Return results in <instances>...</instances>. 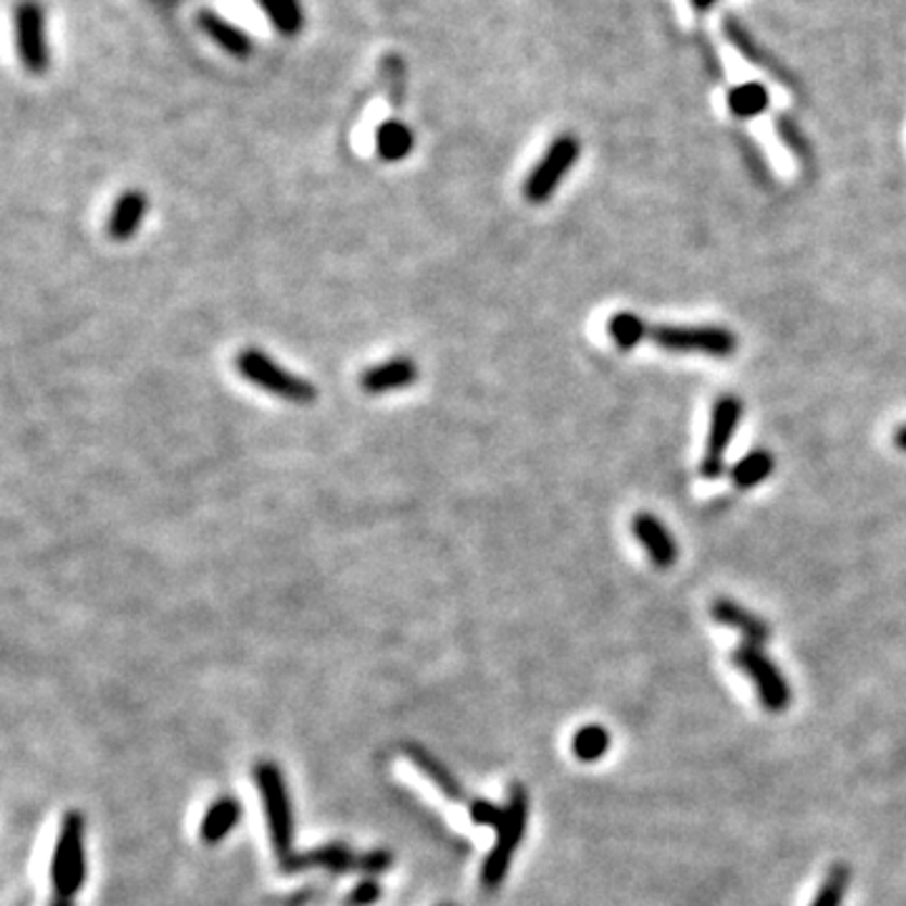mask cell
<instances>
[{"mask_svg": "<svg viewBox=\"0 0 906 906\" xmlns=\"http://www.w3.org/2000/svg\"><path fill=\"white\" fill-rule=\"evenodd\" d=\"M235 370L260 391L295 405H310L317 399V388L267 355L260 348H244L235 355Z\"/></svg>", "mask_w": 906, "mask_h": 906, "instance_id": "cell-1", "label": "cell"}, {"mask_svg": "<svg viewBox=\"0 0 906 906\" xmlns=\"http://www.w3.org/2000/svg\"><path fill=\"white\" fill-rule=\"evenodd\" d=\"M529 821V793L521 783H514L508 789V798L504 806V821L496 829V844L491 848L481 869V881L489 889H496L506 879L512 858L519 848Z\"/></svg>", "mask_w": 906, "mask_h": 906, "instance_id": "cell-2", "label": "cell"}, {"mask_svg": "<svg viewBox=\"0 0 906 906\" xmlns=\"http://www.w3.org/2000/svg\"><path fill=\"white\" fill-rule=\"evenodd\" d=\"M51 881L55 899L71 902L86 881V852H84V816L68 810L61 821L59 839H55L51 858Z\"/></svg>", "mask_w": 906, "mask_h": 906, "instance_id": "cell-3", "label": "cell"}, {"mask_svg": "<svg viewBox=\"0 0 906 906\" xmlns=\"http://www.w3.org/2000/svg\"><path fill=\"white\" fill-rule=\"evenodd\" d=\"M254 781H257V789L262 798H265L269 839H273L277 861L282 866L295 856L292 854V808L288 789H285V778L280 768L267 760L257 763V768H254Z\"/></svg>", "mask_w": 906, "mask_h": 906, "instance_id": "cell-4", "label": "cell"}, {"mask_svg": "<svg viewBox=\"0 0 906 906\" xmlns=\"http://www.w3.org/2000/svg\"><path fill=\"white\" fill-rule=\"evenodd\" d=\"M579 154H582V141H579L575 134H559L550 144V149L544 151L542 159L534 164V169L529 172V177L524 179L521 192L527 197V202H550L552 194L559 189L562 179L575 169Z\"/></svg>", "mask_w": 906, "mask_h": 906, "instance_id": "cell-5", "label": "cell"}, {"mask_svg": "<svg viewBox=\"0 0 906 906\" xmlns=\"http://www.w3.org/2000/svg\"><path fill=\"white\" fill-rule=\"evenodd\" d=\"M650 340L670 353H703L713 357H728L738 348L735 332L718 325H657L650 328Z\"/></svg>", "mask_w": 906, "mask_h": 906, "instance_id": "cell-6", "label": "cell"}, {"mask_svg": "<svg viewBox=\"0 0 906 906\" xmlns=\"http://www.w3.org/2000/svg\"><path fill=\"white\" fill-rule=\"evenodd\" d=\"M733 663L738 665V670L745 672L753 680L758 701L768 713L789 710L791 685H789V680H785V675L778 670V665L773 663V659L766 655V650H763L760 645L743 642V645L733 653Z\"/></svg>", "mask_w": 906, "mask_h": 906, "instance_id": "cell-7", "label": "cell"}, {"mask_svg": "<svg viewBox=\"0 0 906 906\" xmlns=\"http://www.w3.org/2000/svg\"><path fill=\"white\" fill-rule=\"evenodd\" d=\"M743 416V403L738 395H720L713 405L710 416V431H707L705 441V453L701 461V474L705 479H718V476L726 471V453L730 441L738 431V424H741Z\"/></svg>", "mask_w": 906, "mask_h": 906, "instance_id": "cell-8", "label": "cell"}, {"mask_svg": "<svg viewBox=\"0 0 906 906\" xmlns=\"http://www.w3.org/2000/svg\"><path fill=\"white\" fill-rule=\"evenodd\" d=\"M15 46H18L21 63L28 74L41 76L49 71L51 51L49 38H46V13L34 0H26L15 8Z\"/></svg>", "mask_w": 906, "mask_h": 906, "instance_id": "cell-9", "label": "cell"}, {"mask_svg": "<svg viewBox=\"0 0 906 906\" xmlns=\"http://www.w3.org/2000/svg\"><path fill=\"white\" fill-rule=\"evenodd\" d=\"M418 363L413 361L411 355H395L388 357L383 363L365 368L361 378H357V386H361V391L370 395H383L411 388L418 380Z\"/></svg>", "mask_w": 906, "mask_h": 906, "instance_id": "cell-10", "label": "cell"}, {"mask_svg": "<svg viewBox=\"0 0 906 906\" xmlns=\"http://www.w3.org/2000/svg\"><path fill=\"white\" fill-rule=\"evenodd\" d=\"M632 531L634 537H638V542L645 546V552L650 554V559L655 562L657 569H670L672 564L678 562V544H675V537L655 514L642 512L634 516Z\"/></svg>", "mask_w": 906, "mask_h": 906, "instance_id": "cell-11", "label": "cell"}, {"mask_svg": "<svg viewBox=\"0 0 906 906\" xmlns=\"http://www.w3.org/2000/svg\"><path fill=\"white\" fill-rule=\"evenodd\" d=\"M710 615L718 625L728 627V630H735L743 634V642H751V645H766L770 640V625L766 619L755 615V612L745 609L743 604L735 600H715L710 607Z\"/></svg>", "mask_w": 906, "mask_h": 906, "instance_id": "cell-12", "label": "cell"}, {"mask_svg": "<svg viewBox=\"0 0 906 906\" xmlns=\"http://www.w3.org/2000/svg\"><path fill=\"white\" fill-rule=\"evenodd\" d=\"M149 212V197L141 189H126L124 194H118V200L111 206L106 232L114 242H129L134 235L139 232L141 222H144Z\"/></svg>", "mask_w": 906, "mask_h": 906, "instance_id": "cell-13", "label": "cell"}, {"mask_svg": "<svg viewBox=\"0 0 906 906\" xmlns=\"http://www.w3.org/2000/svg\"><path fill=\"white\" fill-rule=\"evenodd\" d=\"M282 871H307V869H328L336 873H345L353 869H363V856H355L345 844H330L313 848V852L292 856L288 864L280 866Z\"/></svg>", "mask_w": 906, "mask_h": 906, "instance_id": "cell-14", "label": "cell"}, {"mask_svg": "<svg viewBox=\"0 0 906 906\" xmlns=\"http://www.w3.org/2000/svg\"><path fill=\"white\" fill-rule=\"evenodd\" d=\"M200 28L219 46V49H225L229 55H235V59H248L252 53L250 36L217 13H200Z\"/></svg>", "mask_w": 906, "mask_h": 906, "instance_id": "cell-15", "label": "cell"}, {"mask_svg": "<svg viewBox=\"0 0 906 906\" xmlns=\"http://www.w3.org/2000/svg\"><path fill=\"white\" fill-rule=\"evenodd\" d=\"M722 34H726L728 41L733 43L735 49L745 55V59L755 63V66L768 68L776 78H781V84H791L789 71H783L773 59H770V53L763 49V46H758V41H755V38L751 36V30L745 28L741 21L728 18L726 23H722Z\"/></svg>", "mask_w": 906, "mask_h": 906, "instance_id": "cell-16", "label": "cell"}, {"mask_svg": "<svg viewBox=\"0 0 906 906\" xmlns=\"http://www.w3.org/2000/svg\"><path fill=\"white\" fill-rule=\"evenodd\" d=\"M416 147V137L408 124L399 118H388L376 129V151L383 162H401Z\"/></svg>", "mask_w": 906, "mask_h": 906, "instance_id": "cell-17", "label": "cell"}, {"mask_svg": "<svg viewBox=\"0 0 906 906\" xmlns=\"http://www.w3.org/2000/svg\"><path fill=\"white\" fill-rule=\"evenodd\" d=\"M403 751H405V755H408V758H411L413 763H416V766H418L420 770H424V773H426L428 778H431V781H433L436 785H439V791H443V796H449V798H453V801H466V804H468V801H471V798L466 796V791L461 789L456 778H453V776L449 773L446 766H441V763L436 760L431 753L424 751V748H420V745H416V743H405V748H403Z\"/></svg>", "mask_w": 906, "mask_h": 906, "instance_id": "cell-18", "label": "cell"}, {"mask_svg": "<svg viewBox=\"0 0 906 906\" xmlns=\"http://www.w3.org/2000/svg\"><path fill=\"white\" fill-rule=\"evenodd\" d=\"M242 818V806L235 798H217L202 818V839L206 844H217L235 829L237 821Z\"/></svg>", "mask_w": 906, "mask_h": 906, "instance_id": "cell-19", "label": "cell"}, {"mask_svg": "<svg viewBox=\"0 0 906 906\" xmlns=\"http://www.w3.org/2000/svg\"><path fill=\"white\" fill-rule=\"evenodd\" d=\"M776 468V458L770 451H751L738 464L730 468V479L738 489H755L760 481H766Z\"/></svg>", "mask_w": 906, "mask_h": 906, "instance_id": "cell-20", "label": "cell"}, {"mask_svg": "<svg viewBox=\"0 0 906 906\" xmlns=\"http://www.w3.org/2000/svg\"><path fill=\"white\" fill-rule=\"evenodd\" d=\"M609 338L615 340L619 351H632L638 348L642 340L650 338V325L642 320L638 313H630V310H622V313H615L607 323Z\"/></svg>", "mask_w": 906, "mask_h": 906, "instance_id": "cell-21", "label": "cell"}, {"mask_svg": "<svg viewBox=\"0 0 906 906\" xmlns=\"http://www.w3.org/2000/svg\"><path fill=\"white\" fill-rule=\"evenodd\" d=\"M768 103H770V93L766 86L758 81L741 84V86H735V89H730L728 93V109L733 111V116L738 118L760 116L763 111L768 109Z\"/></svg>", "mask_w": 906, "mask_h": 906, "instance_id": "cell-22", "label": "cell"}, {"mask_svg": "<svg viewBox=\"0 0 906 906\" xmlns=\"http://www.w3.org/2000/svg\"><path fill=\"white\" fill-rule=\"evenodd\" d=\"M848 886H852V866L848 864H833L826 877L818 886V892L810 906H841L844 904V896L848 894Z\"/></svg>", "mask_w": 906, "mask_h": 906, "instance_id": "cell-23", "label": "cell"}, {"mask_svg": "<svg viewBox=\"0 0 906 906\" xmlns=\"http://www.w3.org/2000/svg\"><path fill=\"white\" fill-rule=\"evenodd\" d=\"M609 743H612V735L607 728L602 726H584L579 728L575 738H571V751L579 760L584 763H594L607 755L609 751Z\"/></svg>", "mask_w": 906, "mask_h": 906, "instance_id": "cell-24", "label": "cell"}, {"mask_svg": "<svg viewBox=\"0 0 906 906\" xmlns=\"http://www.w3.org/2000/svg\"><path fill=\"white\" fill-rule=\"evenodd\" d=\"M273 26L285 36H295L302 28V8L298 0H257Z\"/></svg>", "mask_w": 906, "mask_h": 906, "instance_id": "cell-25", "label": "cell"}, {"mask_svg": "<svg viewBox=\"0 0 906 906\" xmlns=\"http://www.w3.org/2000/svg\"><path fill=\"white\" fill-rule=\"evenodd\" d=\"M776 131H778V137H781L783 144L793 151V154L801 156V159H806V162H810L808 139L804 137V131H801V126L796 122H793L791 116H785V114L778 116L776 118Z\"/></svg>", "mask_w": 906, "mask_h": 906, "instance_id": "cell-26", "label": "cell"}, {"mask_svg": "<svg viewBox=\"0 0 906 906\" xmlns=\"http://www.w3.org/2000/svg\"><path fill=\"white\" fill-rule=\"evenodd\" d=\"M468 814L479 826H494L499 829L504 821V806H496L491 804V801H481V798H471L468 801Z\"/></svg>", "mask_w": 906, "mask_h": 906, "instance_id": "cell-27", "label": "cell"}, {"mask_svg": "<svg viewBox=\"0 0 906 906\" xmlns=\"http://www.w3.org/2000/svg\"><path fill=\"white\" fill-rule=\"evenodd\" d=\"M380 899V886L376 884V881H363V884H357L355 889H353V894L348 896V904L351 906H368V904H373V902H378Z\"/></svg>", "mask_w": 906, "mask_h": 906, "instance_id": "cell-28", "label": "cell"}, {"mask_svg": "<svg viewBox=\"0 0 906 906\" xmlns=\"http://www.w3.org/2000/svg\"><path fill=\"white\" fill-rule=\"evenodd\" d=\"M393 864V856L388 852H368L363 854V871H370V873H380V871H388Z\"/></svg>", "mask_w": 906, "mask_h": 906, "instance_id": "cell-29", "label": "cell"}, {"mask_svg": "<svg viewBox=\"0 0 906 906\" xmlns=\"http://www.w3.org/2000/svg\"><path fill=\"white\" fill-rule=\"evenodd\" d=\"M894 446L899 449V451H906V426L896 428V433H894Z\"/></svg>", "mask_w": 906, "mask_h": 906, "instance_id": "cell-30", "label": "cell"}, {"mask_svg": "<svg viewBox=\"0 0 906 906\" xmlns=\"http://www.w3.org/2000/svg\"><path fill=\"white\" fill-rule=\"evenodd\" d=\"M695 11H710V8L718 3V0H690Z\"/></svg>", "mask_w": 906, "mask_h": 906, "instance_id": "cell-31", "label": "cell"}, {"mask_svg": "<svg viewBox=\"0 0 906 906\" xmlns=\"http://www.w3.org/2000/svg\"><path fill=\"white\" fill-rule=\"evenodd\" d=\"M51 906H74V904L66 902V899H53V902H51Z\"/></svg>", "mask_w": 906, "mask_h": 906, "instance_id": "cell-32", "label": "cell"}]
</instances>
